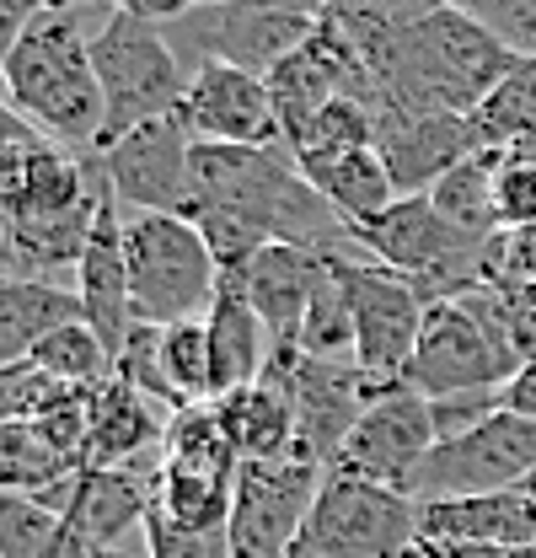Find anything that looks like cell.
<instances>
[{"instance_id":"5b68a950","label":"cell","mask_w":536,"mask_h":558,"mask_svg":"<svg viewBox=\"0 0 536 558\" xmlns=\"http://www.w3.org/2000/svg\"><path fill=\"white\" fill-rule=\"evenodd\" d=\"M124 258H130L134 323L145 328L194 323L220 290V264L204 231L178 215H124Z\"/></svg>"},{"instance_id":"30bf717a","label":"cell","mask_w":536,"mask_h":558,"mask_svg":"<svg viewBox=\"0 0 536 558\" xmlns=\"http://www.w3.org/2000/svg\"><path fill=\"white\" fill-rule=\"evenodd\" d=\"M349 279V301H354V365L365 371V381L381 387H407V365L424 333V312L429 295L398 269L360 258H343Z\"/></svg>"},{"instance_id":"4dcf8cb0","label":"cell","mask_w":536,"mask_h":558,"mask_svg":"<svg viewBox=\"0 0 536 558\" xmlns=\"http://www.w3.org/2000/svg\"><path fill=\"white\" fill-rule=\"evenodd\" d=\"M65 532V510L0 488V558H44Z\"/></svg>"},{"instance_id":"5bb4252c","label":"cell","mask_w":536,"mask_h":558,"mask_svg":"<svg viewBox=\"0 0 536 558\" xmlns=\"http://www.w3.org/2000/svg\"><path fill=\"white\" fill-rule=\"evenodd\" d=\"M376 150L398 183V194H429L451 167H462L472 150H483L477 124L467 113H418V108H376Z\"/></svg>"},{"instance_id":"1f68e13d","label":"cell","mask_w":536,"mask_h":558,"mask_svg":"<svg viewBox=\"0 0 536 558\" xmlns=\"http://www.w3.org/2000/svg\"><path fill=\"white\" fill-rule=\"evenodd\" d=\"M113 376L134 387L139 398H150L156 409H167V414H183V398L172 392V376H167V360H161V328H134L130 344L113 354Z\"/></svg>"},{"instance_id":"ffe728a7","label":"cell","mask_w":536,"mask_h":558,"mask_svg":"<svg viewBox=\"0 0 536 558\" xmlns=\"http://www.w3.org/2000/svg\"><path fill=\"white\" fill-rule=\"evenodd\" d=\"M86 418H92V429H86V468H119V462H139V457L161 451L167 424H172L167 409L139 398L119 376L92 387Z\"/></svg>"},{"instance_id":"6da1fadb","label":"cell","mask_w":536,"mask_h":558,"mask_svg":"<svg viewBox=\"0 0 536 558\" xmlns=\"http://www.w3.org/2000/svg\"><path fill=\"white\" fill-rule=\"evenodd\" d=\"M521 65V54L472 22L456 5H435L418 22L398 27L387 65L376 75L381 102L418 113H477Z\"/></svg>"},{"instance_id":"484cf974","label":"cell","mask_w":536,"mask_h":558,"mask_svg":"<svg viewBox=\"0 0 536 558\" xmlns=\"http://www.w3.org/2000/svg\"><path fill=\"white\" fill-rule=\"evenodd\" d=\"M349 258H360V253H349ZM301 354L306 360H349L354 365V301H349L343 258L322 264L317 295L306 306V328H301Z\"/></svg>"},{"instance_id":"9a60e30c","label":"cell","mask_w":536,"mask_h":558,"mask_svg":"<svg viewBox=\"0 0 536 558\" xmlns=\"http://www.w3.org/2000/svg\"><path fill=\"white\" fill-rule=\"evenodd\" d=\"M322 16H301V11H264V5H215V11H188L178 27L188 33V44L204 60H226L242 70H268L279 60H290Z\"/></svg>"},{"instance_id":"4316f807","label":"cell","mask_w":536,"mask_h":558,"mask_svg":"<svg viewBox=\"0 0 536 558\" xmlns=\"http://www.w3.org/2000/svg\"><path fill=\"white\" fill-rule=\"evenodd\" d=\"M33 365L54 381V387H75V392H92L113 376V354L108 344L86 328V323H65L54 328L44 344L33 349Z\"/></svg>"},{"instance_id":"7c38bea8","label":"cell","mask_w":536,"mask_h":558,"mask_svg":"<svg viewBox=\"0 0 536 558\" xmlns=\"http://www.w3.org/2000/svg\"><path fill=\"white\" fill-rule=\"evenodd\" d=\"M440 446V429H435V403L413 387H381L370 392L360 424L349 429L343 440V457L338 468L343 473H360L370 484L402 488L413 484V473L424 468V457Z\"/></svg>"},{"instance_id":"7bdbcfd3","label":"cell","mask_w":536,"mask_h":558,"mask_svg":"<svg viewBox=\"0 0 536 558\" xmlns=\"http://www.w3.org/2000/svg\"><path fill=\"white\" fill-rule=\"evenodd\" d=\"M510 558H536V548H521V554H510Z\"/></svg>"},{"instance_id":"e0dca14e","label":"cell","mask_w":536,"mask_h":558,"mask_svg":"<svg viewBox=\"0 0 536 558\" xmlns=\"http://www.w3.org/2000/svg\"><path fill=\"white\" fill-rule=\"evenodd\" d=\"M156 468L161 451L119 468H86L70 488L65 521H75L102 554H113L130 532H145V515L156 510Z\"/></svg>"},{"instance_id":"9c48e42d","label":"cell","mask_w":536,"mask_h":558,"mask_svg":"<svg viewBox=\"0 0 536 558\" xmlns=\"http://www.w3.org/2000/svg\"><path fill=\"white\" fill-rule=\"evenodd\" d=\"M536 473V418L494 414L456 440H440L424 468L413 473L407 499H472V494H510Z\"/></svg>"},{"instance_id":"44dd1931","label":"cell","mask_w":536,"mask_h":558,"mask_svg":"<svg viewBox=\"0 0 536 558\" xmlns=\"http://www.w3.org/2000/svg\"><path fill=\"white\" fill-rule=\"evenodd\" d=\"M204 328H209V365H215V403L264 381L273 344H268V328L258 323V312L236 279H220V290L204 312Z\"/></svg>"},{"instance_id":"f1b7e54d","label":"cell","mask_w":536,"mask_h":558,"mask_svg":"<svg viewBox=\"0 0 536 558\" xmlns=\"http://www.w3.org/2000/svg\"><path fill=\"white\" fill-rule=\"evenodd\" d=\"M376 145V108L360 102V97H333L312 130L290 145V156L306 167V161H333V156H349V150H370Z\"/></svg>"},{"instance_id":"cb8c5ba5","label":"cell","mask_w":536,"mask_h":558,"mask_svg":"<svg viewBox=\"0 0 536 558\" xmlns=\"http://www.w3.org/2000/svg\"><path fill=\"white\" fill-rule=\"evenodd\" d=\"M75 478H81V468L70 462L65 451H54V446L44 440V429H38L33 418L0 424V488L33 494V499L65 510Z\"/></svg>"},{"instance_id":"4fadbf2b","label":"cell","mask_w":536,"mask_h":558,"mask_svg":"<svg viewBox=\"0 0 536 558\" xmlns=\"http://www.w3.org/2000/svg\"><path fill=\"white\" fill-rule=\"evenodd\" d=\"M183 124L194 145H284L279 113H273V92L268 75L226 60H204L188 75V97H183Z\"/></svg>"},{"instance_id":"d590c367","label":"cell","mask_w":536,"mask_h":558,"mask_svg":"<svg viewBox=\"0 0 536 558\" xmlns=\"http://www.w3.org/2000/svg\"><path fill=\"white\" fill-rule=\"evenodd\" d=\"M49 398H54V381H49L33 360H27V365H5V371H0V424L33 418Z\"/></svg>"},{"instance_id":"b9f144b4","label":"cell","mask_w":536,"mask_h":558,"mask_svg":"<svg viewBox=\"0 0 536 558\" xmlns=\"http://www.w3.org/2000/svg\"><path fill=\"white\" fill-rule=\"evenodd\" d=\"M49 5H60V11H70V5H86V0H49Z\"/></svg>"},{"instance_id":"2e32d148","label":"cell","mask_w":536,"mask_h":558,"mask_svg":"<svg viewBox=\"0 0 536 558\" xmlns=\"http://www.w3.org/2000/svg\"><path fill=\"white\" fill-rule=\"evenodd\" d=\"M75 295H81V323L108 344V354L130 344L134 323V301H130V258H124V205L113 199V189L102 194L92 242L81 253L75 269Z\"/></svg>"},{"instance_id":"52a82bcc","label":"cell","mask_w":536,"mask_h":558,"mask_svg":"<svg viewBox=\"0 0 536 558\" xmlns=\"http://www.w3.org/2000/svg\"><path fill=\"white\" fill-rule=\"evenodd\" d=\"M418 537V505L402 488L328 468L295 558H398Z\"/></svg>"},{"instance_id":"3957f363","label":"cell","mask_w":536,"mask_h":558,"mask_svg":"<svg viewBox=\"0 0 536 558\" xmlns=\"http://www.w3.org/2000/svg\"><path fill=\"white\" fill-rule=\"evenodd\" d=\"M526 371V354L515 344V317L504 306V290H467L456 301H429L424 333L407 365V387L424 398H456L488 392Z\"/></svg>"},{"instance_id":"8d00e7d4","label":"cell","mask_w":536,"mask_h":558,"mask_svg":"<svg viewBox=\"0 0 536 558\" xmlns=\"http://www.w3.org/2000/svg\"><path fill=\"white\" fill-rule=\"evenodd\" d=\"M49 11V0H0V97H5V65L22 44V33Z\"/></svg>"},{"instance_id":"8992f818","label":"cell","mask_w":536,"mask_h":558,"mask_svg":"<svg viewBox=\"0 0 536 558\" xmlns=\"http://www.w3.org/2000/svg\"><path fill=\"white\" fill-rule=\"evenodd\" d=\"M236 473L242 457L231 451L215 403L172 414L156 468V515L188 532H226L236 505Z\"/></svg>"},{"instance_id":"60d3db41","label":"cell","mask_w":536,"mask_h":558,"mask_svg":"<svg viewBox=\"0 0 536 558\" xmlns=\"http://www.w3.org/2000/svg\"><path fill=\"white\" fill-rule=\"evenodd\" d=\"M215 5H242V0H194V11H215Z\"/></svg>"},{"instance_id":"277c9868","label":"cell","mask_w":536,"mask_h":558,"mask_svg":"<svg viewBox=\"0 0 536 558\" xmlns=\"http://www.w3.org/2000/svg\"><path fill=\"white\" fill-rule=\"evenodd\" d=\"M92 65L102 86V145L178 113L188 97V70L178 60L172 33L130 11L102 16V27L92 33Z\"/></svg>"},{"instance_id":"d4e9b609","label":"cell","mask_w":536,"mask_h":558,"mask_svg":"<svg viewBox=\"0 0 536 558\" xmlns=\"http://www.w3.org/2000/svg\"><path fill=\"white\" fill-rule=\"evenodd\" d=\"M504 150H472L462 167H451L429 199L435 209L467 236V242H494L499 236V209H494V172H499Z\"/></svg>"},{"instance_id":"ba28073f","label":"cell","mask_w":536,"mask_h":558,"mask_svg":"<svg viewBox=\"0 0 536 558\" xmlns=\"http://www.w3.org/2000/svg\"><path fill=\"white\" fill-rule=\"evenodd\" d=\"M113 189V199L124 215H178L194 220L199 215V183H194V135L183 124V113H167L156 124H139L113 145H102L92 156Z\"/></svg>"},{"instance_id":"e575fe53","label":"cell","mask_w":536,"mask_h":558,"mask_svg":"<svg viewBox=\"0 0 536 558\" xmlns=\"http://www.w3.org/2000/svg\"><path fill=\"white\" fill-rule=\"evenodd\" d=\"M145 558H231V543H226V532H188L150 510L145 515Z\"/></svg>"},{"instance_id":"f6af8a7d","label":"cell","mask_w":536,"mask_h":558,"mask_svg":"<svg viewBox=\"0 0 536 558\" xmlns=\"http://www.w3.org/2000/svg\"><path fill=\"white\" fill-rule=\"evenodd\" d=\"M102 558H130V554H119V548H113V554H102Z\"/></svg>"},{"instance_id":"8fae6325","label":"cell","mask_w":536,"mask_h":558,"mask_svg":"<svg viewBox=\"0 0 536 558\" xmlns=\"http://www.w3.org/2000/svg\"><path fill=\"white\" fill-rule=\"evenodd\" d=\"M322 478H328V468H312L301 457L242 462L236 505H231V521H226L231 558H295Z\"/></svg>"},{"instance_id":"ee69618b","label":"cell","mask_w":536,"mask_h":558,"mask_svg":"<svg viewBox=\"0 0 536 558\" xmlns=\"http://www.w3.org/2000/svg\"><path fill=\"white\" fill-rule=\"evenodd\" d=\"M435 5H467V0H435Z\"/></svg>"},{"instance_id":"d6986e66","label":"cell","mask_w":536,"mask_h":558,"mask_svg":"<svg viewBox=\"0 0 536 558\" xmlns=\"http://www.w3.org/2000/svg\"><path fill=\"white\" fill-rule=\"evenodd\" d=\"M226 440L242 462H284L295 457V387L284 360H268V376L258 387H242L215 403Z\"/></svg>"},{"instance_id":"603a6c76","label":"cell","mask_w":536,"mask_h":558,"mask_svg":"<svg viewBox=\"0 0 536 558\" xmlns=\"http://www.w3.org/2000/svg\"><path fill=\"white\" fill-rule=\"evenodd\" d=\"M301 167V161H295ZM306 178H312V189L333 205V215L349 226V231H360V226H370V220H381L387 209L398 205V183H392V172H387V161H381V150L370 145V150H349V156H333V161H306L301 167Z\"/></svg>"},{"instance_id":"836d02e7","label":"cell","mask_w":536,"mask_h":558,"mask_svg":"<svg viewBox=\"0 0 536 558\" xmlns=\"http://www.w3.org/2000/svg\"><path fill=\"white\" fill-rule=\"evenodd\" d=\"M488 284L494 290H536V226L526 231H499L488 247Z\"/></svg>"},{"instance_id":"ab89813d","label":"cell","mask_w":536,"mask_h":558,"mask_svg":"<svg viewBox=\"0 0 536 558\" xmlns=\"http://www.w3.org/2000/svg\"><path fill=\"white\" fill-rule=\"evenodd\" d=\"M398 558H429V554H424V543H418V537H413V543H407V548H402Z\"/></svg>"},{"instance_id":"7402d4cb","label":"cell","mask_w":536,"mask_h":558,"mask_svg":"<svg viewBox=\"0 0 536 558\" xmlns=\"http://www.w3.org/2000/svg\"><path fill=\"white\" fill-rule=\"evenodd\" d=\"M65 323H81V295L75 290L44 284V279L0 275V371L27 365L33 349Z\"/></svg>"},{"instance_id":"7a4b0ae2","label":"cell","mask_w":536,"mask_h":558,"mask_svg":"<svg viewBox=\"0 0 536 558\" xmlns=\"http://www.w3.org/2000/svg\"><path fill=\"white\" fill-rule=\"evenodd\" d=\"M5 102L44 140L86 161L102 150V86L92 65V33L75 22V5H49L22 33L5 65Z\"/></svg>"},{"instance_id":"83f0119b","label":"cell","mask_w":536,"mask_h":558,"mask_svg":"<svg viewBox=\"0 0 536 558\" xmlns=\"http://www.w3.org/2000/svg\"><path fill=\"white\" fill-rule=\"evenodd\" d=\"M483 150H510L526 135H536V54L510 70V81L472 113Z\"/></svg>"},{"instance_id":"f35d334b","label":"cell","mask_w":536,"mask_h":558,"mask_svg":"<svg viewBox=\"0 0 536 558\" xmlns=\"http://www.w3.org/2000/svg\"><path fill=\"white\" fill-rule=\"evenodd\" d=\"M44 558H102V548H97V543H92V537H86L75 521H65V532L54 537V548H49Z\"/></svg>"},{"instance_id":"ac0fdd59","label":"cell","mask_w":536,"mask_h":558,"mask_svg":"<svg viewBox=\"0 0 536 558\" xmlns=\"http://www.w3.org/2000/svg\"><path fill=\"white\" fill-rule=\"evenodd\" d=\"M322 264H328V253H306V247L273 242L247 264V275L236 279L247 290L258 323L268 328L273 354H301V328H306V306L317 295Z\"/></svg>"},{"instance_id":"d6a6232c","label":"cell","mask_w":536,"mask_h":558,"mask_svg":"<svg viewBox=\"0 0 536 558\" xmlns=\"http://www.w3.org/2000/svg\"><path fill=\"white\" fill-rule=\"evenodd\" d=\"M494 209H499V231H526L536 226V161L521 150H504L499 172H494Z\"/></svg>"},{"instance_id":"f546056e","label":"cell","mask_w":536,"mask_h":558,"mask_svg":"<svg viewBox=\"0 0 536 558\" xmlns=\"http://www.w3.org/2000/svg\"><path fill=\"white\" fill-rule=\"evenodd\" d=\"M161 360H167V376H172V392L183 398V409L215 403V365H209V328H204V317L161 328Z\"/></svg>"},{"instance_id":"74e56055","label":"cell","mask_w":536,"mask_h":558,"mask_svg":"<svg viewBox=\"0 0 536 558\" xmlns=\"http://www.w3.org/2000/svg\"><path fill=\"white\" fill-rule=\"evenodd\" d=\"M429 558H510V548H488V543H451V537H418Z\"/></svg>"}]
</instances>
